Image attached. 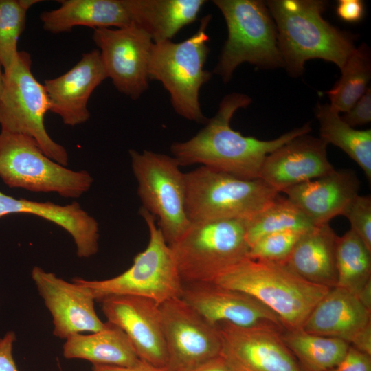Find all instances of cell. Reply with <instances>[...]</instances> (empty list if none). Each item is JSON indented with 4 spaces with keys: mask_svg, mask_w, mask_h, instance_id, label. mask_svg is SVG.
Returning <instances> with one entry per match:
<instances>
[{
    "mask_svg": "<svg viewBox=\"0 0 371 371\" xmlns=\"http://www.w3.org/2000/svg\"><path fill=\"white\" fill-rule=\"evenodd\" d=\"M251 99L240 93L225 95L215 115L190 139L170 146L172 157L180 166L201 164L246 179L259 178L266 157L294 137L309 133V123L271 140L245 136L230 125L234 113L246 108Z\"/></svg>",
    "mask_w": 371,
    "mask_h": 371,
    "instance_id": "1",
    "label": "cell"
},
{
    "mask_svg": "<svg viewBox=\"0 0 371 371\" xmlns=\"http://www.w3.org/2000/svg\"><path fill=\"white\" fill-rule=\"evenodd\" d=\"M283 67L291 76L303 74L311 59H322L341 69L355 49L356 35L323 17L327 3L320 0H270Z\"/></svg>",
    "mask_w": 371,
    "mask_h": 371,
    "instance_id": "2",
    "label": "cell"
},
{
    "mask_svg": "<svg viewBox=\"0 0 371 371\" xmlns=\"http://www.w3.org/2000/svg\"><path fill=\"white\" fill-rule=\"evenodd\" d=\"M213 282L252 296L277 315L286 330L302 328L330 289L304 280L283 263L249 258Z\"/></svg>",
    "mask_w": 371,
    "mask_h": 371,
    "instance_id": "3",
    "label": "cell"
},
{
    "mask_svg": "<svg viewBox=\"0 0 371 371\" xmlns=\"http://www.w3.org/2000/svg\"><path fill=\"white\" fill-rule=\"evenodd\" d=\"M211 18L210 14L203 17L196 32L181 42H153L148 59L150 80L162 84L175 111L202 124L208 120L201 108L199 91L212 76L204 67L210 52L207 29Z\"/></svg>",
    "mask_w": 371,
    "mask_h": 371,
    "instance_id": "4",
    "label": "cell"
},
{
    "mask_svg": "<svg viewBox=\"0 0 371 371\" xmlns=\"http://www.w3.org/2000/svg\"><path fill=\"white\" fill-rule=\"evenodd\" d=\"M139 214L149 232L148 243L123 273L105 280L71 281L87 291L95 301L115 295H134L161 304L180 297L183 282L170 245L158 227L155 218L141 207Z\"/></svg>",
    "mask_w": 371,
    "mask_h": 371,
    "instance_id": "5",
    "label": "cell"
},
{
    "mask_svg": "<svg viewBox=\"0 0 371 371\" xmlns=\"http://www.w3.org/2000/svg\"><path fill=\"white\" fill-rule=\"evenodd\" d=\"M227 27V38L213 72L229 82L244 63L261 69L283 67L276 27L265 2L214 0Z\"/></svg>",
    "mask_w": 371,
    "mask_h": 371,
    "instance_id": "6",
    "label": "cell"
},
{
    "mask_svg": "<svg viewBox=\"0 0 371 371\" xmlns=\"http://www.w3.org/2000/svg\"><path fill=\"white\" fill-rule=\"evenodd\" d=\"M190 222L248 220L280 193L260 178L246 179L205 166L185 173Z\"/></svg>",
    "mask_w": 371,
    "mask_h": 371,
    "instance_id": "7",
    "label": "cell"
},
{
    "mask_svg": "<svg viewBox=\"0 0 371 371\" xmlns=\"http://www.w3.org/2000/svg\"><path fill=\"white\" fill-rule=\"evenodd\" d=\"M246 221L191 222L186 232L170 245L183 283L213 282L249 258Z\"/></svg>",
    "mask_w": 371,
    "mask_h": 371,
    "instance_id": "8",
    "label": "cell"
},
{
    "mask_svg": "<svg viewBox=\"0 0 371 371\" xmlns=\"http://www.w3.org/2000/svg\"><path fill=\"white\" fill-rule=\"evenodd\" d=\"M0 178L10 188L70 199L80 197L93 182L87 171L69 169L48 157L33 138L1 131Z\"/></svg>",
    "mask_w": 371,
    "mask_h": 371,
    "instance_id": "9",
    "label": "cell"
},
{
    "mask_svg": "<svg viewBox=\"0 0 371 371\" xmlns=\"http://www.w3.org/2000/svg\"><path fill=\"white\" fill-rule=\"evenodd\" d=\"M142 207L157 220L167 243L176 242L188 229L185 172L172 157L150 150H130Z\"/></svg>",
    "mask_w": 371,
    "mask_h": 371,
    "instance_id": "10",
    "label": "cell"
},
{
    "mask_svg": "<svg viewBox=\"0 0 371 371\" xmlns=\"http://www.w3.org/2000/svg\"><path fill=\"white\" fill-rule=\"evenodd\" d=\"M3 74L0 94L1 131L33 138L48 157L67 166L66 149L50 137L45 127L49 100L43 85L33 76L30 54L19 52L16 64Z\"/></svg>",
    "mask_w": 371,
    "mask_h": 371,
    "instance_id": "11",
    "label": "cell"
},
{
    "mask_svg": "<svg viewBox=\"0 0 371 371\" xmlns=\"http://www.w3.org/2000/svg\"><path fill=\"white\" fill-rule=\"evenodd\" d=\"M168 371H190L220 356L221 339L212 325L181 297L159 305Z\"/></svg>",
    "mask_w": 371,
    "mask_h": 371,
    "instance_id": "12",
    "label": "cell"
},
{
    "mask_svg": "<svg viewBox=\"0 0 371 371\" xmlns=\"http://www.w3.org/2000/svg\"><path fill=\"white\" fill-rule=\"evenodd\" d=\"M92 38L108 78L118 91L138 99L149 86L148 59L153 43L150 36L132 25L114 30L94 29Z\"/></svg>",
    "mask_w": 371,
    "mask_h": 371,
    "instance_id": "13",
    "label": "cell"
},
{
    "mask_svg": "<svg viewBox=\"0 0 371 371\" xmlns=\"http://www.w3.org/2000/svg\"><path fill=\"white\" fill-rule=\"evenodd\" d=\"M220 356L231 371H302L283 333L270 328L218 324Z\"/></svg>",
    "mask_w": 371,
    "mask_h": 371,
    "instance_id": "14",
    "label": "cell"
},
{
    "mask_svg": "<svg viewBox=\"0 0 371 371\" xmlns=\"http://www.w3.org/2000/svg\"><path fill=\"white\" fill-rule=\"evenodd\" d=\"M181 298L214 326L286 330L277 315L252 296L214 282L183 283Z\"/></svg>",
    "mask_w": 371,
    "mask_h": 371,
    "instance_id": "15",
    "label": "cell"
},
{
    "mask_svg": "<svg viewBox=\"0 0 371 371\" xmlns=\"http://www.w3.org/2000/svg\"><path fill=\"white\" fill-rule=\"evenodd\" d=\"M100 302L107 322L125 333L139 359L166 367L168 356L160 304L134 295L111 296Z\"/></svg>",
    "mask_w": 371,
    "mask_h": 371,
    "instance_id": "16",
    "label": "cell"
},
{
    "mask_svg": "<svg viewBox=\"0 0 371 371\" xmlns=\"http://www.w3.org/2000/svg\"><path fill=\"white\" fill-rule=\"evenodd\" d=\"M31 276L52 315L56 337L66 339L74 334L107 327L108 323L96 313L95 300L83 288L37 266L32 269Z\"/></svg>",
    "mask_w": 371,
    "mask_h": 371,
    "instance_id": "17",
    "label": "cell"
},
{
    "mask_svg": "<svg viewBox=\"0 0 371 371\" xmlns=\"http://www.w3.org/2000/svg\"><path fill=\"white\" fill-rule=\"evenodd\" d=\"M327 145L308 133L297 136L266 157L259 178L280 193L327 175L335 170L328 159Z\"/></svg>",
    "mask_w": 371,
    "mask_h": 371,
    "instance_id": "18",
    "label": "cell"
},
{
    "mask_svg": "<svg viewBox=\"0 0 371 371\" xmlns=\"http://www.w3.org/2000/svg\"><path fill=\"white\" fill-rule=\"evenodd\" d=\"M106 78L99 50L84 53L66 73L44 81L49 111L58 115L65 125L75 126L85 123L90 117L88 100Z\"/></svg>",
    "mask_w": 371,
    "mask_h": 371,
    "instance_id": "19",
    "label": "cell"
},
{
    "mask_svg": "<svg viewBox=\"0 0 371 371\" xmlns=\"http://www.w3.org/2000/svg\"><path fill=\"white\" fill-rule=\"evenodd\" d=\"M359 186L355 171L335 169L327 175L288 188L282 192L317 226L329 223L335 216L341 215L358 194Z\"/></svg>",
    "mask_w": 371,
    "mask_h": 371,
    "instance_id": "20",
    "label": "cell"
},
{
    "mask_svg": "<svg viewBox=\"0 0 371 371\" xmlns=\"http://www.w3.org/2000/svg\"><path fill=\"white\" fill-rule=\"evenodd\" d=\"M12 214L35 215L60 227L72 237L79 258H87L98 251V223L77 202L60 205L16 199L0 191V218Z\"/></svg>",
    "mask_w": 371,
    "mask_h": 371,
    "instance_id": "21",
    "label": "cell"
},
{
    "mask_svg": "<svg viewBox=\"0 0 371 371\" xmlns=\"http://www.w3.org/2000/svg\"><path fill=\"white\" fill-rule=\"evenodd\" d=\"M371 323V312L357 297L339 286L328 290L315 306L302 329L308 333L346 341L355 337Z\"/></svg>",
    "mask_w": 371,
    "mask_h": 371,
    "instance_id": "22",
    "label": "cell"
},
{
    "mask_svg": "<svg viewBox=\"0 0 371 371\" xmlns=\"http://www.w3.org/2000/svg\"><path fill=\"white\" fill-rule=\"evenodd\" d=\"M60 6L41 13L43 29L53 34L76 26L122 28L133 25L126 0H61Z\"/></svg>",
    "mask_w": 371,
    "mask_h": 371,
    "instance_id": "23",
    "label": "cell"
},
{
    "mask_svg": "<svg viewBox=\"0 0 371 371\" xmlns=\"http://www.w3.org/2000/svg\"><path fill=\"white\" fill-rule=\"evenodd\" d=\"M337 238L329 223L313 227L302 234L284 265L311 283L336 286Z\"/></svg>",
    "mask_w": 371,
    "mask_h": 371,
    "instance_id": "24",
    "label": "cell"
},
{
    "mask_svg": "<svg viewBox=\"0 0 371 371\" xmlns=\"http://www.w3.org/2000/svg\"><path fill=\"white\" fill-rule=\"evenodd\" d=\"M133 25L144 30L154 43L169 41L194 23L205 0H126Z\"/></svg>",
    "mask_w": 371,
    "mask_h": 371,
    "instance_id": "25",
    "label": "cell"
},
{
    "mask_svg": "<svg viewBox=\"0 0 371 371\" xmlns=\"http://www.w3.org/2000/svg\"><path fill=\"white\" fill-rule=\"evenodd\" d=\"M63 354L67 359H81L100 365L133 366L141 361L125 333L109 323L102 330L68 337Z\"/></svg>",
    "mask_w": 371,
    "mask_h": 371,
    "instance_id": "26",
    "label": "cell"
},
{
    "mask_svg": "<svg viewBox=\"0 0 371 371\" xmlns=\"http://www.w3.org/2000/svg\"><path fill=\"white\" fill-rule=\"evenodd\" d=\"M315 115L319 124V138L341 149L370 181L371 130H357L348 126L329 104H318Z\"/></svg>",
    "mask_w": 371,
    "mask_h": 371,
    "instance_id": "27",
    "label": "cell"
},
{
    "mask_svg": "<svg viewBox=\"0 0 371 371\" xmlns=\"http://www.w3.org/2000/svg\"><path fill=\"white\" fill-rule=\"evenodd\" d=\"M282 339L302 371H326L346 355L350 344L340 339L308 333L302 328L286 330Z\"/></svg>",
    "mask_w": 371,
    "mask_h": 371,
    "instance_id": "28",
    "label": "cell"
},
{
    "mask_svg": "<svg viewBox=\"0 0 371 371\" xmlns=\"http://www.w3.org/2000/svg\"><path fill=\"white\" fill-rule=\"evenodd\" d=\"M315 227L287 197L280 194L263 210L246 221V238L250 246L260 238L285 231L306 232Z\"/></svg>",
    "mask_w": 371,
    "mask_h": 371,
    "instance_id": "29",
    "label": "cell"
},
{
    "mask_svg": "<svg viewBox=\"0 0 371 371\" xmlns=\"http://www.w3.org/2000/svg\"><path fill=\"white\" fill-rule=\"evenodd\" d=\"M340 70V78L326 92L330 105L339 113L350 109L368 89L371 56L368 45L363 43L356 47Z\"/></svg>",
    "mask_w": 371,
    "mask_h": 371,
    "instance_id": "30",
    "label": "cell"
},
{
    "mask_svg": "<svg viewBox=\"0 0 371 371\" xmlns=\"http://www.w3.org/2000/svg\"><path fill=\"white\" fill-rule=\"evenodd\" d=\"M337 286L355 295L371 280V251L350 229L338 236L336 245Z\"/></svg>",
    "mask_w": 371,
    "mask_h": 371,
    "instance_id": "31",
    "label": "cell"
},
{
    "mask_svg": "<svg viewBox=\"0 0 371 371\" xmlns=\"http://www.w3.org/2000/svg\"><path fill=\"white\" fill-rule=\"evenodd\" d=\"M37 0H0V65L3 72L16 63L17 43L23 32L27 10Z\"/></svg>",
    "mask_w": 371,
    "mask_h": 371,
    "instance_id": "32",
    "label": "cell"
},
{
    "mask_svg": "<svg viewBox=\"0 0 371 371\" xmlns=\"http://www.w3.org/2000/svg\"><path fill=\"white\" fill-rule=\"evenodd\" d=\"M304 232L285 231L265 236L250 246L249 258L284 264Z\"/></svg>",
    "mask_w": 371,
    "mask_h": 371,
    "instance_id": "33",
    "label": "cell"
},
{
    "mask_svg": "<svg viewBox=\"0 0 371 371\" xmlns=\"http://www.w3.org/2000/svg\"><path fill=\"white\" fill-rule=\"evenodd\" d=\"M352 230L371 251V197L357 194L344 210Z\"/></svg>",
    "mask_w": 371,
    "mask_h": 371,
    "instance_id": "34",
    "label": "cell"
},
{
    "mask_svg": "<svg viewBox=\"0 0 371 371\" xmlns=\"http://www.w3.org/2000/svg\"><path fill=\"white\" fill-rule=\"evenodd\" d=\"M341 120L348 126L354 128L365 125L371 121V89L366 90L358 101L341 116Z\"/></svg>",
    "mask_w": 371,
    "mask_h": 371,
    "instance_id": "35",
    "label": "cell"
},
{
    "mask_svg": "<svg viewBox=\"0 0 371 371\" xmlns=\"http://www.w3.org/2000/svg\"><path fill=\"white\" fill-rule=\"evenodd\" d=\"M326 371H371V356L350 346L345 357Z\"/></svg>",
    "mask_w": 371,
    "mask_h": 371,
    "instance_id": "36",
    "label": "cell"
},
{
    "mask_svg": "<svg viewBox=\"0 0 371 371\" xmlns=\"http://www.w3.org/2000/svg\"><path fill=\"white\" fill-rule=\"evenodd\" d=\"M364 10L363 3L360 0H339L336 12L341 20L356 23L363 18Z\"/></svg>",
    "mask_w": 371,
    "mask_h": 371,
    "instance_id": "37",
    "label": "cell"
},
{
    "mask_svg": "<svg viewBox=\"0 0 371 371\" xmlns=\"http://www.w3.org/2000/svg\"><path fill=\"white\" fill-rule=\"evenodd\" d=\"M16 335L13 331L8 332L0 338V371H19L13 355V344Z\"/></svg>",
    "mask_w": 371,
    "mask_h": 371,
    "instance_id": "38",
    "label": "cell"
},
{
    "mask_svg": "<svg viewBox=\"0 0 371 371\" xmlns=\"http://www.w3.org/2000/svg\"><path fill=\"white\" fill-rule=\"evenodd\" d=\"M93 371H168L166 367H157L140 361L133 366H116L93 364Z\"/></svg>",
    "mask_w": 371,
    "mask_h": 371,
    "instance_id": "39",
    "label": "cell"
},
{
    "mask_svg": "<svg viewBox=\"0 0 371 371\" xmlns=\"http://www.w3.org/2000/svg\"><path fill=\"white\" fill-rule=\"evenodd\" d=\"M350 346L371 356V323L357 334Z\"/></svg>",
    "mask_w": 371,
    "mask_h": 371,
    "instance_id": "40",
    "label": "cell"
},
{
    "mask_svg": "<svg viewBox=\"0 0 371 371\" xmlns=\"http://www.w3.org/2000/svg\"><path fill=\"white\" fill-rule=\"evenodd\" d=\"M190 371H231L223 359L218 356Z\"/></svg>",
    "mask_w": 371,
    "mask_h": 371,
    "instance_id": "41",
    "label": "cell"
},
{
    "mask_svg": "<svg viewBox=\"0 0 371 371\" xmlns=\"http://www.w3.org/2000/svg\"><path fill=\"white\" fill-rule=\"evenodd\" d=\"M355 296L362 305L371 312V280L361 287Z\"/></svg>",
    "mask_w": 371,
    "mask_h": 371,
    "instance_id": "42",
    "label": "cell"
},
{
    "mask_svg": "<svg viewBox=\"0 0 371 371\" xmlns=\"http://www.w3.org/2000/svg\"><path fill=\"white\" fill-rule=\"evenodd\" d=\"M2 69L3 68L1 65H0V94L1 93V91L3 90V82H4V74H3V70Z\"/></svg>",
    "mask_w": 371,
    "mask_h": 371,
    "instance_id": "43",
    "label": "cell"
}]
</instances>
